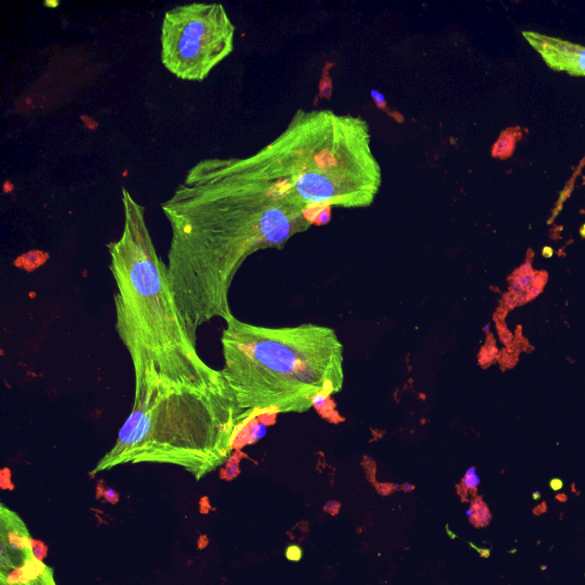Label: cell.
Instances as JSON below:
<instances>
[{"label":"cell","mask_w":585,"mask_h":585,"mask_svg":"<svg viewBox=\"0 0 585 585\" xmlns=\"http://www.w3.org/2000/svg\"><path fill=\"white\" fill-rule=\"evenodd\" d=\"M544 258H551L552 255H554V251H552V248L550 247H544L543 248V252H542Z\"/></svg>","instance_id":"44dd1931"},{"label":"cell","mask_w":585,"mask_h":585,"mask_svg":"<svg viewBox=\"0 0 585 585\" xmlns=\"http://www.w3.org/2000/svg\"><path fill=\"white\" fill-rule=\"evenodd\" d=\"M122 202V236L107 247L116 284L115 327L133 366V406L159 391L226 383L198 354L151 238L146 208L125 188Z\"/></svg>","instance_id":"7a4b0ae2"},{"label":"cell","mask_w":585,"mask_h":585,"mask_svg":"<svg viewBox=\"0 0 585 585\" xmlns=\"http://www.w3.org/2000/svg\"><path fill=\"white\" fill-rule=\"evenodd\" d=\"M546 512H548V506L546 502H542L540 506L533 509V514L535 516H541L543 514H546Z\"/></svg>","instance_id":"d6986e66"},{"label":"cell","mask_w":585,"mask_h":585,"mask_svg":"<svg viewBox=\"0 0 585 585\" xmlns=\"http://www.w3.org/2000/svg\"><path fill=\"white\" fill-rule=\"evenodd\" d=\"M162 211L172 234L168 274L195 341L200 327L234 316L230 288L251 255L283 250L295 235L330 220L296 198L266 147L244 158L199 160Z\"/></svg>","instance_id":"6da1fadb"},{"label":"cell","mask_w":585,"mask_h":585,"mask_svg":"<svg viewBox=\"0 0 585 585\" xmlns=\"http://www.w3.org/2000/svg\"><path fill=\"white\" fill-rule=\"evenodd\" d=\"M236 28L219 3H191L171 8L162 24L163 66L186 82H203L234 52Z\"/></svg>","instance_id":"8992f818"},{"label":"cell","mask_w":585,"mask_h":585,"mask_svg":"<svg viewBox=\"0 0 585 585\" xmlns=\"http://www.w3.org/2000/svg\"><path fill=\"white\" fill-rule=\"evenodd\" d=\"M480 484V478L477 474L476 468H470L467 471L466 476L462 479L461 486L464 492H471L472 494H477V488Z\"/></svg>","instance_id":"4fadbf2b"},{"label":"cell","mask_w":585,"mask_h":585,"mask_svg":"<svg viewBox=\"0 0 585 585\" xmlns=\"http://www.w3.org/2000/svg\"><path fill=\"white\" fill-rule=\"evenodd\" d=\"M556 500L559 501V502H562V503H566L567 500H568V498H567V495L566 494L562 493V494H558L556 496Z\"/></svg>","instance_id":"7402d4cb"},{"label":"cell","mask_w":585,"mask_h":585,"mask_svg":"<svg viewBox=\"0 0 585 585\" xmlns=\"http://www.w3.org/2000/svg\"><path fill=\"white\" fill-rule=\"evenodd\" d=\"M224 381L244 426L260 415L306 413L344 384V347L331 327H266L232 316L221 335Z\"/></svg>","instance_id":"3957f363"},{"label":"cell","mask_w":585,"mask_h":585,"mask_svg":"<svg viewBox=\"0 0 585 585\" xmlns=\"http://www.w3.org/2000/svg\"><path fill=\"white\" fill-rule=\"evenodd\" d=\"M508 282L512 294L516 295L519 306L530 302L543 292L548 282L547 272L534 271L532 259L528 258L522 267L514 271Z\"/></svg>","instance_id":"9c48e42d"},{"label":"cell","mask_w":585,"mask_h":585,"mask_svg":"<svg viewBox=\"0 0 585 585\" xmlns=\"http://www.w3.org/2000/svg\"><path fill=\"white\" fill-rule=\"evenodd\" d=\"M0 585H58V583H56L53 568L39 560L35 570L24 578Z\"/></svg>","instance_id":"30bf717a"},{"label":"cell","mask_w":585,"mask_h":585,"mask_svg":"<svg viewBox=\"0 0 585 585\" xmlns=\"http://www.w3.org/2000/svg\"><path fill=\"white\" fill-rule=\"evenodd\" d=\"M518 362V357L512 348H508L507 350L502 351L501 354V363L507 364L506 367H514Z\"/></svg>","instance_id":"9a60e30c"},{"label":"cell","mask_w":585,"mask_h":585,"mask_svg":"<svg viewBox=\"0 0 585 585\" xmlns=\"http://www.w3.org/2000/svg\"><path fill=\"white\" fill-rule=\"evenodd\" d=\"M522 136L519 127H510L504 131L493 147V157L507 159L514 155L516 143Z\"/></svg>","instance_id":"8fae6325"},{"label":"cell","mask_w":585,"mask_h":585,"mask_svg":"<svg viewBox=\"0 0 585 585\" xmlns=\"http://www.w3.org/2000/svg\"><path fill=\"white\" fill-rule=\"evenodd\" d=\"M499 332H500L501 340L503 341V343L506 344V346L509 349L512 348V341H514V335H512L508 331V328L506 327V325H503V330L501 327H499Z\"/></svg>","instance_id":"e0dca14e"},{"label":"cell","mask_w":585,"mask_h":585,"mask_svg":"<svg viewBox=\"0 0 585 585\" xmlns=\"http://www.w3.org/2000/svg\"><path fill=\"white\" fill-rule=\"evenodd\" d=\"M266 148L296 198L328 218L333 207H370L380 194L382 168L363 117L299 109Z\"/></svg>","instance_id":"5b68a950"},{"label":"cell","mask_w":585,"mask_h":585,"mask_svg":"<svg viewBox=\"0 0 585 585\" xmlns=\"http://www.w3.org/2000/svg\"><path fill=\"white\" fill-rule=\"evenodd\" d=\"M285 556L288 560H290V562L298 563L301 562L303 558V550L298 546V544H291V546L286 548Z\"/></svg>","instance_id":"5bb4252c"},{"label":"cell","mask_w":585,"mask_h":585,"mask_svg":"<svg viewBox=\"0 0 585 585\" xmlns=\"http://www.w3.org/2000/svg\"><path fill=\"white\" fill-rule=\"evenodd\" d=\"M244 427L227 383L159 391L133 406L91 476L125 464L156 463L182 468L199 482L231 458Z\"/></svg>","instance_id":"277c9868"},{"label":"cell","mask_w":585,"mask_h":585,"mask_svg":"<svg viewBox=\"0 0 585 585\" xmlns=\"http://www.w3.org/2000/svg\"><path fill=\"white\" fill-rule=\"evenodd\" d=\"M518 306H519V303H518V300H517L515 294H512L511 292L504 294L503 308H506L507 311H509L511 309H515Z\"/></svg>","instance_id":"2e32d148"},{"label":"cell","mask_w":585,"mask_h":585,"mask_svg":"<svg viewBox=\"0 0 585 585\" xmlns=\"http://www.w3.org/2000/svg\"><path fill=\"white\" fill-rule=\"evenodd\" d=\"M523 37L550 69L585 77V46L535 31H523Z\"/></svg>","instance_id":"ba28073f"},{"label":"cell","mask_w":585,"mask_h":585,"mask_svg":"<svg viewBox=\"0 0 585 585\" xmlns=\"http://www.w3.org/2000/svg\"><path fill=\"white\" fill-rule=\"evenodd\" d=\"M540 498H541V493H539V492L534 493V495H533L534 500H539Z\"/></svg>","instance_id":"603a6c76"},{"label":"cell","mask_w":585,"mask_h":585,"mask_svg":"<svg viewBox=\"0 0 585 585\" xmlns=\"http://www.w3.org/2000/svg\"><path fill=\"white\" fill-rule=\"evenodd\" d=\"M549 485L552 491L558 492L564 487V482L562 479L554 478L550 480Z\"/></svg>","instance_id":"ac0fdd59"},{"label":"cell","mask_w":585,"mask_h":585,"mask_svg":"<svg viewBox=\"0 0 585 585\" xmlns=\"http://www.w3.org/2000/svg\"><path fill=\"white\" fill-rule=\"evenodd\" d=\"M38 563L28 526L14 510L0 504V584L24 578Z\"/></svg>","instance_id":"52a82bcc"},{"label":"cell","mask_w":585,"mask_h":585,"mask_svg":"<svg viewBox=\"0 0 585 585\" xmlns=\"http://www.w3.org/2000/svg\"><path fill=\"white\" fill-rule=\"evenodd\" d=\"M470 523L477 528H482L490 525L493 516L483 498H476L471 504V508L467 512Z\"/></svg>","instance_id":"7c38bea8"},{"label":"cell","mask_w":585,"mask_h":585,"mask_svg":"<svg viewBox=\"0 0 585 585\" xmlns=\"http://www.w3.org/2000/svg\"><path fill=\"white\" fill-rule=\"evenodd\" d=\"M372 98L375 100L376 104H378V106L380 107V103L384 104V102H386V98H384V95L382 93H380L379 91H372Z\"/></svg>","instance_id":"ffe728a7"}]
</instances>
